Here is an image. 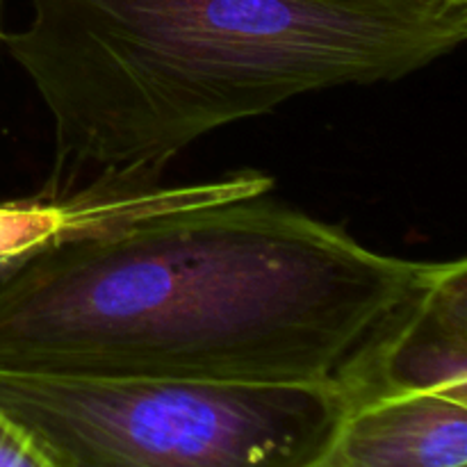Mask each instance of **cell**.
I'll return each instance as SVG.
<instances>
[{
    "instance_id": "cell-5",
    "label": "cell",
    "mask_w": 467,
    "mask_h": 467,
    "mask_svg": "<svg viewBox=\"0 0 467 467\" xmlns=\"http://www.w3.org/2000/svg\"><path fill=\"white\" fill-rule=\"evenodd\" d=\"M328 467L467 465V397L420 392L347 406Z\"/></svg>"
},
{
    "instance_id": "cell-8",
    "label": "cell",
    "mask_w": 467,
    "mask_h": 467,
    "mask_svg": "<svg viewBox=\"0 0 467 467\" xmlns=\"http://www.w3.org/2000/svg\"><path fill=\"white\" fill-rule=\"evenodd\" d=\"M0 14H3V0H0ZM3 27H0V44H3Z\"/></svg>"
},
{
    "instance_id": "cell-7",
    "label": "cell",
    "mask_w": 467,
    "mask_h": 467,
    "mask_svg": "<svg viewBox=\"0 0 467 467\" xmlns=\"http://www.w3.org/2000/svg\"><path fill=\"white\" fill-rule=\"evenodd\" d=\"M0 467H53L3 410H0Z\"/></svg>"
},
{
    "instance_id": "cell-1",
    "label": "cell",
    "mask_w": 467,
    "mask_h": 467,
    "mask_svg": "<svg viewBox=\"0 0 467 467\" xmlns=\"http://www.w3.org/2000/svg\"><path fill=\"white\" fill-rule=\"evenodd\" d=\"M267 194L132 219L9 269L0 372L342 383L442 263L374 251Z\"/></svg>"
},
{
    "instance_id": "cell-9",
    "label": "cell",
    "mask_w": 467,
    "mask_h": 467,
    "mask_svg": "<svg viewBox=\"0 0 467 467\" xmlns=\"http://www.w3.org/2000/svg\"><path fill=\"white\" fill-rule=\"evenodd\" d=\"M451 3H465L467 5V0H451Z\"/></svg>"
},
{
    "instance_id": "cell-2",
    "label": "cell",
    "mask_w": 467,
    "mask_h": 467,
    "mask_svg": "<svg viewBox=\"0 0 467 467\" xmlns=\"http://www.w3.org/2000/svg\"><path fill=\"white\" fill-rule=\"evenodd\" d=\"M3 36L64 164L140 182L201 137L313 91L397 82L454 53L451 0H30Z\"/></svg>"
},
{
    "instance_id": "cell-4",
    "label": "cell",
    "mask_w": 467,
    "mask_h": 467,
    "mask_svg": "<svg viewBox=\"0 0 467 467\" xmlns=\"http://www.w3.org/2000/svg\"><path fill=\"white\" fill-rule=\"evenodd\" d=\"M347 406L392 395L467 397V263H442L342 379Z\"/></svg>"
},
{
    "instance_id": "cell-10",
    "label": "cell",
    "mask_w": 467,
    "mask_h": 467,
    "mask_svg": "<svg viewBox=\"0 0 467 467\" xmlns=\"http://www.w3.org/2000/svg\"><path fill=\"white\" fill-rule=\"evenodd\" d=\"M463 467H467V465H463Z\"/></svg>"
},
{
    "instance_id": "cell-6",
    "label": "cell",
    "mask_w": 467,
    "mask_h": 467,
    "mask_svg": "<svg viewBox=\"0 0 467 467\" xmlns=\"http://www.w3.org/2000/svg\"><path fill=\"white\" fill-rule=\"evenodd\" d=\"M171 205L173 194L167 187L123 182L5 201L0 203V276L59 242L164 213Z\"/></svg>"
},
{
    "instance_id": "cell-3",
    "label": "cell",
    "mask_w": 467,
    "mask_h": 467,
    "mask_svg": "<svg viewBox=\"0 0 467 467\" xmlns=\"http://www.w3.org/2000/svg\"><path fill=\"white\" fill-rule=\"evenodd\" d=\"M0 410L53 467H328L340 383L0 372Z\"/></svg>"
}]
</instances>
